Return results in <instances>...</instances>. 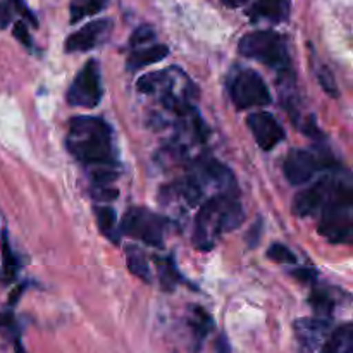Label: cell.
Wrapping results in <instances>:
<instances>
[{
    "instance_id": "6da1fadb",
    "label": "cell",
    "mask_w": 353,
    "mask_h": 353,
    "mask_svg": "<svg viewBox=\"0 0 353 353\" xmlns=\"http://www.w3.org/2000/svg\"><path fill=\"white\" fill-rule=\"evenodd\" d=\"M65 147L83 164L112 165L117 161L112 128L100 117L79 116L71 119Z\"/></svg>"
},
{
    "instance_id": "7a4b0ae2",
    "label": "cell",
    "mask_w": 353,
    "mask_h": 353,
    "mask_svg": "<svg viewBox=\"0 0 353 353\" xmlns=\"http://www.w3.org/2000/svg\"><path fill=\"white\" fill-rule=\"evenodd\" d=\"M243 210L236 200V193H221L203 203L195 219V241L199 250H210L224 231L240 226Z\"/></svg>"
},
{
    "instance_id": "3957f363",
    "label": "cell",
    "mask_w": 353,
    "mask_h": 353,
    "mask_svg": "<svg viewBox=\"0 0 353 353\" xmlns=\"http://www.w3.org/2000/svg\"><path fill=\"white\" fill-rule=\"evenodd\" d=\"M353 190L350 181L333 183L323 207L319 233L333 243H350L353 228Z\"/></svg>"
},
{
    "instance_id": "277c9868",
    "label": "cell",
    "mask_w": 353,
    "mask_h": 353,
    "mask_svg": "<svg viewBox=\"0 0 353 353\" xmlns=\"http://www.w3.org/2000/svg\"><path fill=\"white\" fill-rule=\"evenodd\" d=\"M243 57L262 62L274 69H286L290 65V52L286 38L271 30L252 31L238 43Z\"/></svg>"
},
{
    "instance_id": "5b68a950",
    "label": "cell",
    "mask_w": 353,
    "mask_h": 353,
    "mask_svg": "<svg viewBox=\"0 0 353 353\" xmlns=\"http://www.w3.org/2000/svg\"><path fill=\"white\" fill-rule=\"evenodd\" d=\"M230 97L238 109L265 107L271 103V92L259 72L243 69L230 83Z\"/></svg>"
},
{
    "instance_id": "8992f818",
    "label": "cell",
    "mask_w": 353,
    "mask_h": 353,
    "mask_svg": "<svg viewBox=\"0 0 353 353\" xmlns=\"http://www.w3.org/2000/svg\"><path fill=\"white\" fill-rule=\"evenodd\" d=\"M103 95L102 76L97 61H88L81 68V71L74 76L71 86L68 90V102L72 107L81 109H93L100 103Z\"/></svg>"
},
{
    "instance_id": "52a82bcc",
    "label": "cell",
    "mask_w": 353,
    "mask_h": 353,
    "mask_svg": "<svg viewBox=\"0 0 353 353\" xmlns=\"http://www.w3.org/2000/svg\"><path fill=\"white\" fill-rule=\"evenodd\" d=\"M121 226L128 236L137 238L150 247H162L164 243L165 221L143 207H133L128 210Z\"/></svg>"
},
{
    "instance_id": "ba28073f",
    "label": "cell",
    "mask_w": 353,
    "mask_h": 353,
    "mask_svg": "<svg viewBox=\"0 0 353 353\" xmlns=\"http://www.w3.org/2000/svg\"><path fill=\"white\" fill-rule=\"evenodd\" d=\"M331 162L323 154H317L314 150H307V148H296L292 150L285 159L283 164V171H285L286 179L292 185H303V183L310 181L314 176L324 168H330Z\"/></svg>"
},
{
    "instance_id": "9c48e42d",
    "label": "cell",
    "mask_w": 353,
    "mask_h": 353,
    "mask_svg": "<svg viewBox=\"0 0 353 353\" xmlns=\"http://www.w3.org/2000/svg\"><path fill=\"white\" fill-rule=\"evenodd\" d=\"M248 130L254 134V140L262 150H272L285 140V130L271 112L250 114L247 119Z\"/></svg>"
},
{
    "instance_id": "30bf717a",
    "label": "cell",
    "mask_w": 353,
    "mask_h": 353,
    "mask_svg": "<svg viewBox=\"0 0 353 353\" xmlns=\"http://www.w3.org/2000/svg\"><path fill=\"white\" fill-rule=\"evenodd\" d=\"M110 30H112V23L109 19H99L92 21L90 24L83 26L81 30L74 31L69 34L65 40V50L68 52H86L92 48L99 47L100 43L109 38Z\"/></svg>"
},
{
    "instance_id": "8fae6325",
    "label": "cell",
    "mask_w": 353,
    "mask_h": 353,
    "mask_svg": "<svg viewBox=\"0 0 353 353\" xmlns=\"http://www.w3.org/2000/svg\"><path fill=\"white\" fill-rule=\"evenodd\" d=\"M330 331V321L324 317H303L295 323L296 341L302 353H310L323 345Z\"/></svg>"
},
{
    "instance_id": "7c38bea8",
    "label": "cell",
    "mask_w": 353,
    "mask_h": 353,
    "mask_svg": "<svg viewBox=\"0 0 353 353\" xmlns=\"http://www.w3.org/2000/svg\"><path fill=\"white\" fill-rule=\"evenodd\" d=\"M331 186L333 181L331 179H321V181L314 183L310 188L303 190L295 196V203H293V212L300 217L314 216L319 212L326 203L327 196H330Z\"/></svg>"
},
{
    "instance_id": "4fadbf2b",
    "label": "cell",
    "mask_w": 353,
    "mask_h": 353,
    "mask_svg": "<svg viewBox=\"0 0 353 353\" xmlns=\"http://www.w3.org/2000/svg\"><path fill=\"white\" fill-rule=\"evenodd\" d=\"M292 2L290 0H257L248 10V16L254 21L265 19L271 23H283L288 19Z\"/></svg>"
},
{
    "instance_id": "5bb4252c",
    "label": "cell",
    "mask_w": 353,
    "mask_h": 353,
    "mask_svg": "<svg viewBox=\"0 0 353 353\" xmlns=\"http://www.w3.org/2000/svg\"><path fill=\"white\" fill-rule=\"evenodd\" d=\"M188 326L193 333V340H195V350L202 347L205 338L209 336L210 331L214 330V321L202 307H192V316L188 319Z\"/></svg>"
},
{
    "instance_id": "9a60e30c",
    "label": "cell",
    "mask_w": 353,
    "mask_h": 353,
    "mask_svg": "<svg viewBox=\"0 0 353 353\" xmlns=\"http://www.w3.org/2000/svg\"><path fill=\"white\" fill-rule=\"evenodd\" d=\"M168 54L169 48L165 45H150V47H143L140 50L131 52L130 59H128V65H130V69H141L145 65L161 62L162 59L168 57Z\"/></svg>"
},
{
    "instance_id": "2e32d148",
    "label": "cell",
    "mask_w": 353,
    "mask_h": 353,
    "mask_svg": "<svg viewBox=\"0 0 353 353\" xmlns=\"http://www.w3.org/2000/svg\"><path fill=\"white\" fill-rule=\"evenodd\" d=\"M321 353H353V327L352 324L338 327L323 345Z\"/></svg>"
},
{
    "instance_id": "e0dca14e",
    "label": "cell",
    "mask_w": 353,
    "mask_h": 353,
    "mask_svg": "<svg viewBox=\"0 0 353 353\" xmlns=\"http://www.w3.org/2000/svg\"><path fill=\"white\" fill-rule=\"evenodd\" d=\"M126 262H128V269L133 276H137L138 279L145 283L152 281V274H150V268H148L147 262V255L143 254L141 248H138L137 245H130L126 248Z\"/></svg>"
},
{
    "instance_id": "ac0fdd59",
    "label": "cell",
    "mask_w": 353,
    "mask_h": 353,
    "mask_svg": "<svg viewBox=\"0 0 353 353\" xmlns=\"http://www.w3.org/2000/svg\"><path fill=\"white\" fill-rule=\"evenodd\" d=\"M97 223L103 236L109 238L114 243H119V226H117V214L110 207H95Z\"/></svg>"
},
{
    "instance_id": "d6986e66",
    "label": "cell",
    "mask_w": 353,
    "mask_h": 353,
    "mask_svg": "<svg viewBox=\"0 0 353 353\" xmlns=\"http://www.w3.org/2000/svg\"><path fill=\"white\" fill-rule=\"evenodd\" d=\"M107 3L109 0H74L71 6V21L78 23L83 17L100 12Z\"/></svg>"
},
{
    "instance_id": "ffe728a7",
    "label": "cell",
    "mask_w": 353,
    "mask_h": 353,
    "mask_svg": "<svg viewBox=\"0 0 353 353\" xmlns=\"http://www.w3.org/2000/svg\"><path fill=\"white\" fill-rule=\"evenodd\" d=\"M157 268H159V276H161V283L165 290H171L172 286H176V283L181 279L178 268H176V262L172 261V257L157 259Z\"/></svg>"
},
{
    "instance_id": "44dd1931",
    "label": "cell",
    "mask_w": 353,
    "mask_h": 353,
    "mask_svg": "<svg viewBox=\"0 0 353 353\" xmlns=\"http://www.w3.org/2000/svg\"><path fill=\"white\" fill-rule=\"evenodd\" d=\"M310 305L314 307V310H316L319 316H331L334 307V300L331 299L327 292L317 290V292H314L312 296H310Z\"/></svg>"
},
{
    "instance_id": "7402d4cb",
    "label": "cell",
    "mask_w": 353,
    "mask_h": 353,
    "mask_svg": "<svg viewBox=\"0 0 353 353\" xmlns=\"http://www.w3.org/2000/svg\"><path fill=\"white\" fill-rule=\"evenodd\" d=\"M2 255H3V271H6V276L9 279H14L19 264H17L16 261V255H14L12 250H10L6 233L2 234Z\"/></svg>"
},
{
    "instance_id": "603a6c76",
    "label": "cell",
    "mask_w": 353,
    "mask_h": 353,
    "mask_svg": "<svg viewBox=\"0 0 353 353\" xmlns=\"http://www.w3.org/2000/svg\"><path fill=\"white\" fill-rule=\"evenodd\" d=\"M268 257L271 259V261L279 262V264H295L296 262L295 254H293L286 245L281 243L271 245V248L268 250Z\"/></svg>"
},
{
    "instance_id": "cb8c5ba5",
    "label": "cell",
    "mask_w": 353,
    "mask_h": 353,
    "mask_svg": "<svg viewBox=\"0 0 353 353\" xmlns=\"http://www.w3.org/2000/svg\"><path fill=\"white\" fill-rule=\"evenodd\" d=\"M155 38V31L152 30L148 24L138 28L133 34H131V47H141V45H147L148 41H152Z\"/></svg>"
},
{
    "instance_id": "d4e9b609",
    "label": "cell",
    "mask_w": 353,
    "mask_h": 353,
    "mask_svg": "<svg viewBox=\"0 0 353 353\" xmlns=\"http://www.w3.org/2000/svg\"><path fill=\"white\" fill-rule=\"evenodd\" d=\"M319 83H321V86H323L324 92L330 93V95H333V97H336V92H338L336 83H334L333 74H331L330 69L327 68H323V71L319 72Z\"/></svg>"
},
{
    "instance_id": "484cf974",
    "label": "cell",
    "mask_w": 353,
    "mask_h": 353,
    "mask_svg": "<svg viewBox=\"0 0 353 353\" xmlns=\"http://www.w3.org/2000/svg\"><path fill=\"white\" fill-rule=\"evenodd\" d=\"M93 196L100 202H109V200H114L117 196V190L109 188L107 185H97L95 190H93Z\"/></svg>"
},
{
    "instance_id": "4316f807",
    "label": "cell",
    "mask_w": 353,
    "mask_h": 353,
    "mask_svg": "<svg viewBox=\"0 0 353 353\" xmlns=\"http://www.w3.org/2000/svg\"><path fill=\"white\" fill-rule=\"evenodd\" d=\"M14 37L17 38V40L21 41L23 45H26V47H31V37H30V31H28L26 28V23L24 21H17L16 24H14Z\"/></svg>"
},
{
    "instance_id": "83f0119b",
    "label": "cell",
    "mask_w": 353,
    "mask_h": 353,
    "mask_svg": "<svg viewBox=\"0 0 353 353\" xmlns=\"http://www.w3.org/2000/svg\"><path fill=\"white\" fill-rule=\"evenodd\" d=\"M12 3H14V6H16V9L19 10V12L23 14V16L26 17V19L30 21L31 24H33V26H37V24H38L37 17H34V16H33V12H31V10L28 9L26 3H24V0H12Z\"/></svg>"
},
{
    "instance_id": "f1b7e54d",
    "label": "cell",
    "mask_w": 353,
    "mask_h": 353,
    "mask_svg": "<svg viewBox=\"0 0 353 353\" xmlns=\"http://www.w3.org/2000/svg\"><path fill=\"white\" fill-rule=\"evenodd\" d=\"M295 278H299L300 281H307V283H312L316 279V271L312 269H299V271H293Z\"/></svg>"
},
{
    "instance_id": "f546056e",
    "label": "cell",
    "mask_w": 353,
    "mask_h": 353,
    "mask_svg": "<svg viewBox=\"0 0 353 353\" xmlns=\"http://www.w3.org/2000/svg\"><path fill=\"white\" fill-rule=\"evenodd\" d=\"M10 21V6L9 2L0 3V28H6Z\"/></svg>"
},
{
    "instance_id": "4dcf8cb0",
    "label": "cell",
    "mask_w": 353,
    "mask_h": 353,
    "mask_svg": "<svg viewBox=\"0 0 353 353\" xmlns=\"http://www.w3.org/2000/svg\"><path fill=\"white\" fill-rule=\"evenodd\" d=\"M216 353H231V347H230V341L224 334H221L216 341Z\"/></svg>"
},
{
    "instance_id": "1f68e13d",
    "label": "cell",
    "mask_w": 353,
    "mask_h": 353,
    "mask_svg": "<svg viewBox=\"0 0 353 353\" xmlns=\"http://www.w3.org/2000/svg\"><path fill=\"white\" fill-rule=\"evenodd\" d=\"M261 224H262V221L259 219L257 223H255L254 226H252L250 234H254V238H250V240H248V243H250V247H255V245L259 243V238H261Z\"/></svg>"
},
{
    "instance_id": "d6a6232c",
    "label": "cell",
    "mask_w": 353,
    "mask_h": 353,
    "mask_svg": "<svg viewBox=\"0 0 353 353\" xmlns=\"http://www.w3.org/2000/svg\"><path fill=\"white\" fill-rule=\"evenodd\" d=\"M10 324H12V316H10V314L0 312V330H3V327H9Z\"/></svg>"
},
{
    "instance_id": "836d02e7",
    "label": "cell",
    "mask_w": 353,
    "mask_h": 353,
    "mask_svg": "<svg viewBox=\"0 0 353 353\" xmlns=\"http://www.w3.org/2000/svg\"><path fill=\"white\" fill-rule=\"evenodd\" d=\"M221 2L228 7H240V6H243L245 2H248V0H221Z\"/></svg>"
},
{
    "instance_id": "e575fe53",
    "label": "cell",
    "mask_w": 353,
    "mask_h": 353,
    "mask_svg": "<svg viewBox=\"0 0 353 353\" xmlns=\"http://www.w3.org/2000/svg\"><path fill=\"white\" fill-rule=\"evenodd\" d=\"M16 353H26V350H24L23 345H21L19 341H17V343H16Z\"/></svg>"
}]
</instances>
